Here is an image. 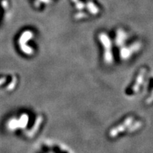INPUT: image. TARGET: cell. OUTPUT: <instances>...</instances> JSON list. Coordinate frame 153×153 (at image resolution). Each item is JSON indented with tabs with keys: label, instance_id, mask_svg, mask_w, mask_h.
<instances>
[{
	"label": "cell",
	"instance_id": "cell-4",
	"mask_svg": "<svg viewBox=\"0 0 153 153\" xmlns=\"http://www.w3.org/2000/svg\"><path fill=\"white\" fill-rule=\"evenodd\" d=\"M98 41L102 50V60L105 65L110 66L114 63V44L113 38L108 33L101 31L98 34Z\"/></svg>",
	"mask_w": 153,
	"mask_h": 153
},
{
	"label": "cell",
	"instance_id": "cell-1",
	"mask_svg": "<svg viewBox=\"0 0 153 153\" xmlns=\"http://www.w3.org/2000/svg\"><path fill=\"white\" fill-rule=\"evenodd\" d=\"M143 126V123L142 120L130 115V116H126L124 119L120 121L116 126H113L108 131V137L112 139H115L124 134L126 135V134L136 133L137 131L142 128Z\"/></svg>",
	"mask_w": 153,
	"mask_h": 153
},
{
	"label": "cell",
	"instance_id": "cell-3",
	"mask_svg": "<svg viewBox=\"0 0 153 153\" xmlns=\"http://www.w3.org/2000/svg\"><path fill=\"white\" fill-rule=\"evenodd\" d=\"M148 83V69L141 68L135 74L133 81L126 89L125 95L129 98H133L142 91L145 86Z\"/></svg>",
	"mask_w": 153,
	"mask_h": 153
},
{
	"label": "cell",
	"instance_id": "cell-5",
	"mask_svg": "<svg viewBox=\"0 0 153 153\" xmlns=\"http://www.w3.org/2000/svg\"><path fill=\"white\" fill-rule=\"evenodd\" d=\"M143 43L140 41L126 43L119 49V57L121 60L128 61L137 55L142 50Z\"/></svg>",
	"mask_w": 153,
	"mask_h": 153
},
{
	"label": "cell",
	"instance_id": "cell-7",
	"mask_svg": "<svg viewBox=\"0 0 153 153\" xmlns=\"http://www.w3.org/2000/svg\"><path fill=\"white\" fill-rule=\"evenodd\" d=\"M150 88L149 89L148 94L145 99V103L146 104L150 105L153 104V81L150 83Z\"/></svg>",
	"mask_w": 153,
	"mask_h": 153
},
{
	"label": "cell",
	"instance_id": "cell-2",
	"mask_svg": "<svg viewBox=\"0 0 153 153\" xmlns=\"http://www.w3.org/2000/svg\"><path fill=\"white\" fill-rule=\"evenodd\" d=\"M75 13L74 19H86L89 16H96L100 14V7L96 0H71Z\"/></svg>",
	"mask_w": 153,
	"mask_h": 153
},
{
	"label": "cell",
	"instance_id": "cell-6",
	"mask_svg": "<svg viewBox=\"0 0 153 153\" xmlns=\"http://www.w3.org/2000/svg\"><path fill=\"white\" fill-rule=\"evenodd\" d=\"M129 38V34L125 29L122 28H118L116 30L114 37L113 38L114 46H116L117 48H120L126 43H128Z\"/></svg>",
	"mask_w": 153,
	"mask_h": 153
},
{
	"label": "cell",
	"instance_id": "cell-8",
	"mask_svg": "<svg viewBox=\"0 0 153 153\" xmlns=\"http://www.w3.org/2000/svg\"><path fill=\"white\" fill-rule=\"evenodd\" d=\"M39 4H51L55 0H37Z\"/></svg>",
	"mask_w": 153,
	"mask_h": 153
}]
</instances>
